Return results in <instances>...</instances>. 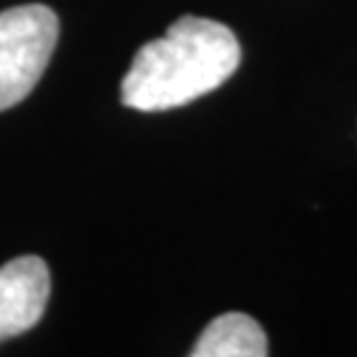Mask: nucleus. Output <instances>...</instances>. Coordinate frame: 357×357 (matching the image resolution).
Returning a JSON list of instances; mask_svg holds the SVG:
<instances>
[{
    "label": "nucleus",
    "mask_w": 357,
    "mask_h": 357,
    "mask_svg": "<svg viewBox=\"0 0 357 357\" xmlns=\"http://www.w3.org/2000/svg\"><path fill=\"white\" fill-rule=\"evenodd\" d=\"M59 43V16L43 3L0 13V112L35 90Z\"/></svg>",
    "instance_id": "obj_2"
},
{
    "label": "nucleus",
    "mask_w": 357,
    "mask_h": 357,
    "mask_svg": "<svg viewBox=\"0 0 357 357\" xmlns=\"http://www.w3.org/2000/svg\"><path fill=\"white\" fill-rule=\"evenodd\" d=\"M241 64V45L225 24L183 16L165 38L146 43L122 79V103L135 112H167L220 88Z\"/></svg>",
    "instance_id": "obj_1"
},
{
    "label": "nucleus",
    "mask_w": 357,
    "mask_h": 357,
    "mask_svg": "<svg viewBox=\"0 0 357 357\" xmlns=\"http://www.w3.org/2000/svg\"><path fill=\"white\" fill-rule=\"evenodd\" d=\"M51 296V270L40 257H16L0 268V342L35 328Z\"/></svg>",
    "instance_id": "obj_3"
},
{
    "label": "nucleus",
    "mask_w": 357,
    "mask_h": 357,
    "mask_svg": "<svg viewBox=\"0 0 357 357\" xmlns=\"http://www.w3.org/2000/svg\"><path fill=\"white\" fill-rule=\"evenodd\" d=\"M268 336L255 318L225 312L215 318L191 349L193 357H265Z\"/></svg>",
    "instance_id": "obj_4"
}]
</instances>
